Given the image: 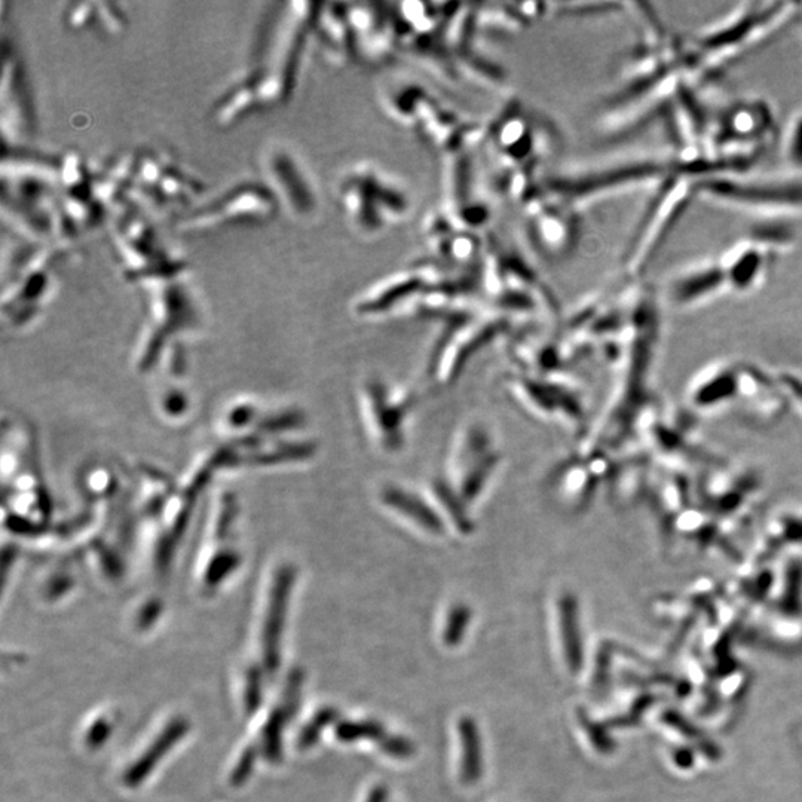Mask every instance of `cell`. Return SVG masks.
<instances>
[{"mask_svg": "<svg viewBox=\"0 0 802 802\" xmlns=\"http://www.w3.org/2000/svg\"><path fill=\"white\" fill-rule=\"evenodd\" d=\"M116 249L124 274L130 280L152 283L179 277L183 272L182 260L171 256L156 231L140 217L131 216L118 222Z\"/></svg>", "mask_w": 802, "mask_h": 802, "instance_id": "cell-1", "label": "cell"}, {"mask_svg": "<svg viewBox=\"0 0 802 802\" xmlns=\"http://www.w3.org/2000/svg\"><path fill=\"white\" fill-rule=\"evenodd\" d=\"M266 170L274 188L286 194L290 207L301 210L308 204V185L290 156L281 152L268 153Z\"/></svg>", "mask_w": 802, "mask_h": 802, "instance_id": "cell-2", "label": "cell"}, {"mask_svg": "<svg viewBox=\"0 0 802 802\" xmlns=\"http://www.w3.org/2000/svg\"><path fill=\"white\" fill-rule=\"evenodd\" d=\"M725 283L727 280L721 265H703L676 278L672 296L679 303L702 301L704 296L715 293Z\"/></svg>", "mask_w": 802, "mask_h": 802, "instance_id": "cell-3", "label": "cell"}, {"mask_svg": "<svg viewBox=\"0 0 802 802\" xmlns=\"http://www.w3.org/2000/svg\"><path fill=\"white\" fill-rule=\"evenodd\" d=\"M765 256L756 247H742L734 249L728 254L727 260H722L725 280L734 289L746 290L758 280L764 271Z\"/></svg>", "mask_w": 802, "mask_h": 802, "instance_id": "cell-4", "label": "cell"}, {"mask_svg": "<svg viewBox=\"0 0 802 802\" xmlns=\"http://www.w3.org/2000/svg\"><path fill=\"white\" fill-rule=\"evenodd\" d=\"M560 624H562L563 650L569 672L578 673L584 666V645L578 623V605L574 596L566 593L560 599Z\"/></svg>", "mask_w": 802, "mask_h": 802, "instance_id": "cell-5", "label": "cell"}, {"mask_svg": "<svg viewBox=\"0 0 802 802\" xmlns=\"http://www.w3.org/2000/svg\"><path fill=\"white\" fill-rule=\"evenodd\" d=\"M459 739H461V782L474 785L482 779L483 753L479 725L471 716H462L458 722Z\"/></svg>", "mask_w": 802, "mask_h": 802, "instance_id": "cell-6", "label": "cell"}, {"mask_svg": "<svg viewBox=\"0 0 802 802\" xmlns=\"http://www.w3.org/2000/svg\"><path fill=\"white\" fill-rule=\"evenodd\" d=\"M387 736L384 724L375 719H364V721H345L336 727V737L341 742L352 743L357 740H375L376 743Z\"/></svg>", "mask_w": 802, "mask_h": 802, "instance_id": "cell-7", "label": "cell"}, {"mask_svg": "<svg viewBox=\"0 0 802 802\" xmlns=\"http://www.w3.org/2000/svg\"><path fill=\"white\" fill-rule=\"evenodd\" d=\"M471 612L467 605H455L449 612L443 641L448 647L455 648L461 644L470 623Z\"/></svg>", "mask_w": 802, "mask_h": 802, "instance_id": "cell-8", "label": "cell"}, {"mask_svg": "<svg viewBox=\"0 0 802 802\" xmlns=\"http://www.w3.org/2000/svg\"><path fill=\"white\" fill-rule=\"evenodd\" d=\"M578 721H580L581 727L586 730V733L589 734L590 740H592L593 745L596 746L599 752L602 753H609L612 752V745L611 737H609L608 731L603 725L598 724V722L593 721L589 715H587L586 710L578 709Z\"/></svg>", "mask_w": 802, "mask_h": 802, "instance_id": "cell-9", "label": "cell"}, {"mask_svg": "<svg viewBox=\"0 0 802 802\" xmlns=\"http://www.w3.org/2000/svg\"><path fill=\"white\" fill-rule=\"evenodd\" d=\"M338 719V710L332 709V707H327V709L320 710V712L317 713V716L312 719L311 724H308V727L303 730L301 737L302 748H309V746L314 745V743L317 742L321 731H323L327 725L338 721Z\"/></svg>", "mask_w": 802, "mask_h": 802, "instance_id": "cell-10", "label": "cell"}, {"mask_svg": "<svg viewBox=\"0 0 802 802\" xmlns=\"http://www.w3.org/2000/svg\"><path fill=\"white\" fill-rule=\"evenodd\" d=\"M378 746L379 751L397 759L410 758V756L415 755L416 752L412 740L406 739V737L403 736H390V734H387V736L379 740Z\"/></svg>", "mask_w": 802, "mask_h": 802, "instance_id": "cell-11", "label": "cell"}, {"mask_svg": "<svg viewBox=\"0 0 802 802\" xmlns=\"http://www.w3.org/2000/svg\"><path fill=\"white\" fill-rule=\"evenodd\" d=\"M609 666H611V650L605 645V647L599 651L595 678H593V690H595L596 693H602L606 688V684H608Z\"/></svg>", "mask_w": 802, "mask_h": 802, "instance_id": "cell-12", "label": "cell"}, {"mask_svg": "<svg viewBox=\"0 0 802 802\" xmlns=\"http://www.w3.org/2000/svg\"><path fill=\"white\" fill-rule=\"evenodd\" d=\"M788 156L794 164L802 165V116L789 128Z\"/></svg>", "mask_w": 802, "mask_h": 802, "instance_id": "cell-13", "label": "cell"}, {"mask_svg": "<svg viewBox=\"0 0 802 802\" xmlns=\"http://www.w3.org/2000/svg\"><path fill=\"white\" fill-rule=\"evenodd\" d=\"M388 801V788L385 785H378L370 791L369 797L366 802H387Z\"/></svg>", "mask_w": 802, "mask_h": 802, "instance_id": "cell-14", "label": "cell"}]
</instances>
